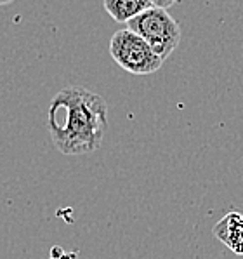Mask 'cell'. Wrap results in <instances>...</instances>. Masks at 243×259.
Here are the masks:
<instances>
[{"label":"cell","instance_id":"6","mask_svg":"<svg viewBox=\"0 0 243 259\" xmlns=\"http://www.w3.org/2000/svg\"><path fill=\"white\" fill-rule=\"evenodd\" d=\"M153 2V7H160V9H169V7H172L174 4L177 2V0H151Z\"/></svg>","mask_w":243,"mask_h":259},{"label":"cell","instance_id":"1","mask_svg":"<svg viewBox=\"0 0 243 259\" xmlns=\"http://www.w3.org/2000/svg\"><path fill=\"white\" fill-rule=\"evenodd\" d=\"M108 127V105L83 87H66L54 96L47 111V129L63 155H87L101 146Z\"/></svg>","mask_w":243,"mask_h":259},{"label":"cell","instance_id":"2","mask_svg":"<svg viewBox=\"0 0 243 259\" xmlns=\"http://www.w3.org/2000/svg\"><path fill=\"white\" fill-rule=\"evenodd\" d=\"M127 28L137 33L165 61L181 42V26L167 9L150 7L127 21Z\"/></svg>","mask_w":243,"mask_h":259},{"label":"cell","instance_id":"4","mask_svg":"<svg viewBox=\"0 0 243 259\" xmlns=\"http://www.w3.org/2000/svg\"><path fill=\"white\" fill-rule=\"evenodd\" d=\"M212 233L234 254L243 256V212L226 214L214 226Z\"/></svg>","mask_w":243,"mask_h":259},{"label":"cell","instance_id":"5","mask_svg":"<svg viewBox=\"0 0 243 259\" xmlns=\"http://www.w3.org/2000/svg\"><path fill=\"white\" fill-rule=\"evenodd\" d=\"M150 7H153L151 0H105L106 13L117 23H127Z\"/></svg>","mask_w":243,"mask_h":259},{"label":"cell","instance_id":"7","mask_svg":"<svg viewBox=\"0 0 243 259\" xmlns=\"http://www.w3.org/2000/svg\"><path fill=\"white\" fill-rule=\"evenodd\" d=\"M14 0H0V7L2 6H9V4H13Z\"/></svg>","mask_w":243,"mask_h":259},{"label":"cell","instance_id":"3","mask_svg":"<svg viewBox=\"0 0 243 259\" xmlns=\"http://www.w3.org/2000/svg\"><path fill=\"white\" fill-rule=\"evenodd\" d=\"M110 54L122 70L132 75H150L162 68L163 59L132 30H118L110 40Z\"/></svg>","mask_w":243,"mask_h":259}]
</instances>
